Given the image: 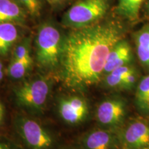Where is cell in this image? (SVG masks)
I'll list each match as a JSON object with an SVG mask.
<instances>
[{
    "instance_id": "obj_25",
    "label": "cell",
    "mask_w": 149,
    "mask_h": 149,
    "mask_svg": "<svg viewBox=\"0 0 149 149\" xmlns=\"http://www.w3.org/2000/svg\"><path fill=\"white\" fill-rule=\"evenodd\" d=\"M3 77V70H0V81H1Z\"/></svg>"
},
{
    "instance_id": "obj_18",
    "label": "cell",
    "mask_w": 149,
    "mask_h": 149,
    "mask_svg": "<svg viewBox=\"0 0 149 149\" xmlns=\"http://www.w3.org/2000/svg\"><path fill=\"white\" fill-rule=\"evenodd\" d=\"M25 9L29 16L40 17L44 8L43 0H15Z\"/></svg>"
},
{
    "instance_id": "obj_23",
    "label": "cell",
    "mask_w": 149,
    "mask_h": 149,
    "mask_svg": "<svg viewBox=\"0 0 149 149\" xmlns=\"http://www.w3.org/2000/svg\"><path fill=\"white\" fill-rule=\"evenodd\" d=\"M59 149H79L77 146H66L63 147V148H61Z\"/></svg>"
},
{
    "instance_id": "obj_2",
    "label": "cell",
    "mask_w": 149,
    "mask_h": 149,
    "mask_svg": "<svg viewBox=\"0 0 149 149\" xmlns=\"http://www.w3.org/2000/svg\"><path fill=\"white\" fill-rule=\"evenodd\" d=\"M65 35L53 22H44L38 27L35 39V58L43 70L59 69Z\"/></svg>"
},
{
    "instance_id": "obj_17",
    "label": "cell",
    "mask_w": 149,
    "mask_h": 149,
    "mask_svg": "<svg viewBox=\"0 0 149 149\" xmlns=\"http://www.w3.org/2000/svg\"><path fill=\"white\" fill-rule=\"evenodd\" d=\"M31 38L26 37L16 44L13 53V59L21 61H33L31 55Z\"/></svg>"
},
{
    "instance_id": "obj_1",
    "label": "cell",
    "mask_w": 149,
    "mask_h": 149,
    "mask_svg": "<svg viewBox=\"0 0 149 149\" xmlns=\"http://www.w3.org/2000/svg\"><path fill=\"white\" fill-rule=\"evenodd\" d=\"M124 35V26L113 19L70 29L65 35L59 67L64 84L81 89L97 83L110 51Z\"/></svg>"
},
{
    "instance_id": "obj_21",
    "label": "cell",
    "mask_w": 149,
    "mask_h": 149,
    "mask_svg": "<svg viewBox=\"0 0 149 149\" xmlns=\"http://www.w3.org/2000/svg\"><path fill=\"white\" fill-rule=\"evenodd\" d=\"M0 149H17L12 146V145L5 142V141L0 140Z\"/></svg>"
},
{
    "instance_id": "obj_14",
    "label": "cell",
    "mask_w": 149,
    "mask_h": 149,
    "mask_svg": "<svg viewBox=\"0 0 149 149\" xmlns=\"http://www.w3.org/2000/svg\"><path fill=\"white\" fill-rule=\"evenodd\" d=\"M145 0H117L115 12L119 16L135 21L139 17L141 5Z\"/></svg>"
},
{
    "instance_id": "obj_19",
    "label": "cell",
    "mask_w": 149,
    "mask_h": 149,
    "mask_svg": "<svg viewBox=\"0 0 149 149\" xmlns=\"http://www.w3.org/2000/svg\"><path fill=\"white\" fill-rule=\"evenodd\" d=\"M139 78L138 72L135 67L131 65L129 70L124 74L122 79V90H131L137 84Z\"/></svg>"
},
{
    "instance_id": "obj_16",
    "label": "cell",
    "mask_w": 149,
    "mask_h": 149,
    "mask_svg": "<svg viewBox=\"0 0 149 149\" xmlns=\"http://www.w3.org/2000/svg\"><path fill=\"white\" fill-rule=\"evenodd\" d=\"M33 61H21L11 59L8 68V75L13 79H21L32 68Z\"/></svg>"
},
{
    "instance_id": "obj_15",
    "label": "cell",
    "mask_w": 149,
    "mask_h": 149,
    "mask_svg": "<svg viewBox=\"0 0 149 149\" xmlns=\"http://www.w3.org/2000/svg\"><path fill=\"white\" fill-rule=\"evenodd\" d=\"M135 102L139 112L143 114L149 113V74L143 77L137 85Z\"/></svg>"
},
{
    "instance_id": "obj_4",
    "label": "cell",
    "mask_w": 149,
    "mask_h": 149,
    "mask_svg": "<svg viewBox=\"0 0 149 149\" xmlns=\"http://www.w3.org/2000/svg\"><path fill=\"white\" fill-rule=\"evenodd\" d=\"M51 88V81L46 77L40 76L28 80L14 89L16 103L31 113H41L48 101Z\"/></svg>"
},
{
    "instance_id": "obj_9",
    "label": "cell",
    "mask_w": 149,
    "mask_h": 149,
    "mask_svg": "<svg viewBox=\"0 0 149 149\" xmlns=\"http://www.w3.org/2000/svg\"><path fill=\"white\" fill-rule=\"evenodd\" d=\"M79 149H123L118 130L99 128L86 133L78 140Z\"/></svg>"
},
{
    "instance_id": "obj_22",
    "label": "cell",
    "mask_w": 149,
    "mask_h": 149,
    "mask_svg": "<svg viewBox=\"0 0 149 149\" xmlns=\"http://www.w3.org/2000/svg\"><path fill=\"white\" fill-rule=\"evenodd\" d=\"M5 116V109L2 104L0 102V124H2Z\"/></svg>"
},
{
    "instance_id": "obj_11",
    "label": "cell",
    "mask_w": 149,
    "mask_h": 149,
    "mask_svg": "<svg viewBox=\"0 0 149 149\" xmlns=\"http://www.w3.org/2000/svg\"><path fill=\"white\" fill-rule=\"evenodd\" d=\"M29 14L15 0H0V24L12 22L26 24Z\"/></svg>"
},
{
    "instance_id": "obj_3",
    "label": "cell",
    "mask_w": 149,
    "mask_h": 149,
    "mask_svg": "<svg viewBox=\"0 0 149 149\" xmlns=\"http://www.w3.org/2000/svg\"><path fill=\"white\" fill-rule=\"evenodd\" d=\"M111 0H78L64 14L61 24L70 29L88 26L104 19Z\"/></svg>"
},
{
    "instance_id": "obj_24",
    "label": "cell",
    "mask_w": 149,
    "mask_h": 149,
    "mask_svg": "<svg viewBox=\"0 0 149 149\" xmlns=\"http://www.w3.org/2000/svg\"><path fill=\"white\" fill-rule=\"evenodd\" d=\"M145 8H146V11L147 14H148V16H149V0L148 1V2L146 3V6H145Z\"/></svg>"
},
{
    "instance_id": "obj_8",
    "label": "cell",
    "mask_w": 149,
    "mask_h": 149,
    "mask_svg": "<svg viewBox=\"0 0 149 149\" xmlns=\"http://www.w3.org/2000/svg\"><path fill=\"white\" fill-rule=\"evenodd\" d=\"M118 130L123 149H144L149 147V123L136 119Z\"/></svg>"
},
{
    "instance_id": "obj_26",
    "label": "cell",
    "mask_w": 149,
    "mask_h": 149,
    "mask_svg": "<svg viewBox=\"0 0 149 149\" xmlns=\"http://www.w3.org/2000/svg\"><path fill=\"white\" fill-rule=\"evenodd\" d=\"M0 70H3V64L1 61H0Z\"/></svg>"
},
{
    "instance_id": "obj_6",
    "label": "cell",
    "mask_w": 149,
    "mask_h": 149,
    "mask_svg": "<svg viewBox=\"0 0 149 149\" xmlns=\"http://www.w3.org/2000/svg\"><path fill=\"white\" fill-rule=\"evenodd\" d=\"M127 114L125 101L121 97L106 99L99 104L96 110V119L104 128L117 130L124 125Z\"/></svg>"
},
{
    "instance_id": "obj_5",
    "label": "cell",
    "mask_w": 149,
    "mask_h": 149,
    "mask_svg": "<svg viewBox=\"0 0 149 149\" xmlns=\"http://www.w3.org/2000/svg\"><path fill=\"white\" fill-rule=\"evenodd\" d=\"M15 126L26 149H55V136L37 121L18 115L15 120Z\"/></svg>"
},
{
    "instance_id": "obj_20",
    "label": "cell",
    "mask_w": 149,
    "mask_h": 149,
    "mask_svg": "<svg viewBox=\"0 0 149 149\" xmlns=\"http://www.w3.org/2000/svg\"><path fill=\"white\" fill-rule=\"evenodd\" d=\"M46 1L53 8L58 9L64 7L70 1V0H46Z\"/></svg>"
},
{
    "instance_id": "obj_27",
    "label": "cell",
    "mask_w": 149,
    "mask_h": 149,
    "mask_svg": "<svg viewBox=\"0 0 149 149\" xmlns=\"http://www.w3.org/2000/svg\"><path fill=\"white\" fill-rule=\"evenodd\" d=\"M144 149H149V147H148V148H144Z\"/></svg>"
},
{
    "instance_id": "obj_12",
    "label": "cell",
    "mask_w": 149,
    "mask_h": 149,
    "mask_svg": "<svg viewBox=\"0 0 149 149\" xmlns=\"http://www.w3.org/2000/svg\"><path fill=\"white\" fill-rule=\"evenodd\" d=\"M17 24L5 22L0 24V56H6L20 36L19 26Z\"/></svg>"
},
{
    "instance_id": "obj_13",
    "label": "cell",
    "mask_w": 149,
    "mask_h": 149,
    "mask_svg": "<svg viewBox=\"0 0 149 149\" xmlns=\"http://www.w3.org/2000/svg\"><path fill=\"white\" fill-rule=\"evenodd\" d=\"M136 53L139 62L149 70V24H146L134 35Z\"/></svg>"
},
{
    "instance_id": "obj_10",
    "label": "cell",
    "mask_w": 149,
    "mask_h": 149,
    "mask_svg": "<svg viewBox=\"0 0 149 149\" xmlns=\"http://www.w3.org/2000/svg\"><path fill=\"white\" fill-rule=\"evenodd\" d=\"M133 59L131 46L127 41L122 39L110 51L104 66L103 77L117 68L131 64Z\"/></svg>"
},
{
    "instance_id": "obj_7",
    "label": "cell",
    "mask_w": 149,
    "mask_h": 149,
    "mask_svg": "<svg viewBox=\"0 0 149 149\" xmlns=\"http://www.w3.org/2000/svg\"><path fill=\"white\" fill-rule=\"evenodd\" d=\"M57 109L61 120L68 125L80 124L89 114L88 102L78 95L61 97L57 101Z\"/></svg>"
}]
</instances>
